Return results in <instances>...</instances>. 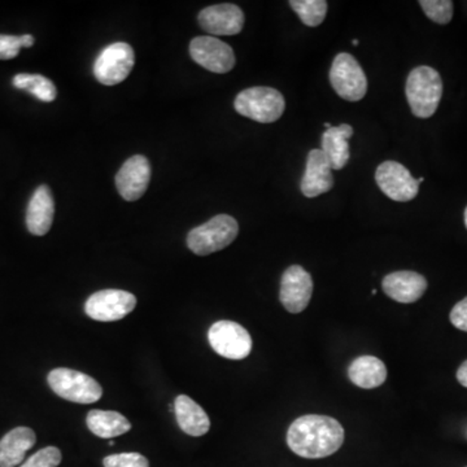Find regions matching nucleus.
I'll use <instances>...</instances> for the list:
<instances>
[{"label": "nucleus", "mask_w": 467, "mask_h": 467, "mask_svg": "<svg viewBox=\"0 0 467 467\" xmlns=\"http://www.w3.org/2000/svg\"><path fill=\"white\" fill-rule=\"evenodd\" d=\"M344 430L331 417L308 414L291 423L287 432L290 450L303 459H325L340 450Z\"/></svg>", "instance_id": "1"}, {"label": "nucleus", "mask_w": 467, "mask_h": 467, "mask_svg": "<svg viewBox=\"0 0 467 467\" xmlns=\"http://www.w3.org/2000/svg\"><path fill=\"white\" fill-rule=\"evenodd\" d=\"M408 103L418 119H429L438 109L442 95L441 77L431 67H418L408 77Z\"/></svg>", "instance_id": "2"}, {"label": "nucleus", "mask_w": 467, "mask_h": 467, "mask_svg": "<svg viewBox=\"0 0 467 467\" xmlns=\"http://www.w3.org/2000/svg\"><path fill=\"white\" fill-rule=\"evenodd\" d=\"M238 233L239 225L235 218L229 214H218L189 233L187 247L198 256H208L229 247Z\"/></svg>", "instance_id": "3"}, {"label": "nucleus", "mask_w": 467, "mask_h": 467, "mask_svg": "<svg viewBox=\"0 0 467 467\" xmlns=\"http://www.w3.org/2000/svg\"><path fill=\"white\" fill-rule=\"evenodd\" d=\"M234 107L239 115L261 124H272L284 115L285 101L275 88H251L239 92Z\"/></svg>", "instance_id": "4"}, {"label": "nucleus", "mask_w": 467, "mask_h": 467, "mask_svg": "<svg viewBox=\"0 0 467 467\" xmlns=\"http://www.w3.org/2000/svg\"><path fill=\"white\" fill-rule=\"evenodd\" d=\"M52 391L64 400L77 404H92L100 400L103 389L94 378L72 368H57L47 377Z\"/></svg>", "instance_id": "5"}, {"label": "nucleus", "mask_w": 467, "mask_h": 467, "mask_svg": "<svg viewBox=\"0 0 467 467\" xmlns=\"http://www.w3.org/2000/svg\"><path fill=\"white\" fill-rule=\"evenodd\" d=\"M330 84L344 100L364 99L368 92V79L364 70L352 55H337L330 69Z\"/></svg>", "instance_id": "6"}, {"label": "nucleus", "mask_w": 467, "mask_h": 467, "mask_svg": "<svg viewBox=\"0 0 467 467\" xmlns=\"http://www.w3.org/2000/svg\"><path fill=\"white\" fill-rule=\"evenodd\" d=\"M135 64L134 50L130 45L117 42L100 52L94 64V76L100 84H121L130 75Z\"/></svg>", "instance_id": "7"}, {"label": "nucleus", "mask_w": 467, "mask_h": 467, "mask_svg": "<svg viewBox=\"0 0 467 467\" xmlns=\"http://www.w3.org/2000/svg\"><path fill=\"white\" fill-rule=\"evenodd\" d=\"M208 340L217 355L229 359L248 358L252 350L250 333L233 321H218L212 325Z\"/></svg>", "instance_id": "8"}, {"label": "nucleus", "mask_w": 467, "mask_h": 467, "mask_svg": "<svg viewBox=\"0 0 467 467\" xmlns=\"http://www.w3.org/2000/svg\"><path fill=\"white\" fill-rule=\"evenodd\" d=\"M137 306V297L124 290H101L92 294L85 304L88 317L100 322L119 321Z\"/></svg>", "instance_id": "9"}, {"label": "nucleus", "mask_w": 467, "mask_h": 467, "mask_svg": "<svg viewBox=\"0 0 467 467\" xmlns=\"http://www.w3.org/2000/svg\"><path fill=\"white\" fill-rule=\"evenodd\" d=\"M190 55L196 64L218 75L229 73L235 66L233 48L216 36L193 38L190 43Z\"/></svg>", "instance_id": "10"}, {"label": "nucleus", "mask_w": 467, "mask_h": 467, "mask_svg": "<svg viewBox=\"0 0 467 467\" xmlns=\"http://www.w3.org/2000/svg\"><path fill=\"white\" fill-rule=\"evenodd\" d=\"M376 181L384 195L399 202L413 201L420 190L416 178L400 162H382L377 169Z\"/></svg>", "instance_id": "11"}, {"label": "nucleus", "mask_w": 467, "mask_h": 467, "mask_svg": "<svg viewBox=\"0 0 467 467\" xmlns=\"http://www.w3.org/2000/svg\"><path fill=\"white\" fill-rule=\"evenodd\" d=\"M313 294L312 275L304 267L292 265L282 275L279 299L292 315L304 312Z\"/></svg>", "instance_id": "12"}, {"label": "nucleus", "mask_w": 467, "mask_h": 467, "mask_svg": "<svg viewBox=\"0 0 467 467\" xmlns=\"http://www.w3.org/2000/svg\"><path fill=\"white\" fill-rule=\"evenodd\" d=\"M150 165L142 155H135L126 160L116 175V187L126 202H135L142 198L149 189Z\"/></svg>", "instance_id": "13"}, {"label": "nucleus", "mask_w": 467, "mask_h": 467, "mask_svg": "<svg viewBox=\"0 0 467 467\" xmlns=\"http://www.w3.org/2000/svg\"><path fill=\"white\" fill-rule=\"evenodd\" d=\"M198 21L202 30L213 36H236L244 26V14L238 5L223 3L202 9Z\"/></svg>", "instance_id": "14"}, {"label": "nucleus", "mask_w": 467, "mask_h": 467, "mask_svg": "<svg viewBox=\"0 0 467 467\" xmlns=\"http://www.w3.org/2000/svg\"><path fill=\"white\" fill-rule=\"evenodd\" d=\"M334 187L333 169L321 150H312L306 158V173L300 190L306 198H317Z\"/></svg>", "instance_id": "15"}, {"label": "nucleus", "mask_w": 467, "mask_h": 467, "mask_svg": "<svg viewBox=\"0 0 467 467\" xmlns=\"http://www.w3.org/2000/svg\"><path fill=\"white\" fill-rule=\"evenodd\" d=\"M383 291L398 303H416L427 290L425 276L416 272H395L384 276Z\"/></svg>", "instance_id": "16"}, {"label": "nucleus", "mask_w": 467, "mask_h": 467, "mask_svg": "<svg viewBox=\"0 0 467 467\" xmlns=\"http://www.w3.org/2000/svg\"><path fill=\"white\" fill-rule=\"evenodd\" d=\"M55 202L50 187L42 184L30 199L26 209V226L36 236L46 235L54 223Z\"/></svg>", "instance_id": "17"}, {"label": "nucleus", "mask_w": 467, "mask_h": 467, "mask_svg": "<svg viewBox=\"0 0 467 467\" xmlns=\"http://www.w3.org/2000/svg\"><path fill=\"white\" fill-rule=\"evenodd\" d=\"M353 128L348 124L331 126L322 135V152L330 162L333 171H340L348 164L350 158L349 142L353 137Z\"/></svg>", "instance_id": "18"}, {"label": "nucleus", "mask_w": 467, "mask_h": 467, "mask_svg": "<svg viewBox=\"0 0 467 467\" xmlns=\"http://www.w3.org/2000/svg\"><path fill=\"white\" fill-rule=\"evenodd\" d=\"M36 436L29 427H16L0 441V467H15L26 459V451L36 444Z\"/></svg>", "instance_id": "19"}, {"label": "nucleus", "mask_w": 467, "mask_h": 467, "mask_svg": "<svg viewBox=\"0 0 467 467\" xmlns=\"http://www.w3.org/2000/svg\"><path fill=\"white\" fill-rule=\"evenodd\" d=\"M175 417L178 426L184 434L202 436L211 429V420L204 409L186 395H180L174 401Z\"/></svg>", "instance_id": "20"}, {"label": "nucleus", "mask_w": 467, "mask_h": 467, "mask_svg": "<svg viewBox=\"0 0 467 467\" xmlns=\"http://www.w3.org/2000/svg\"><path fill=\"white\" fill-rule=\"evenodd\" d=\"M348 377L359 389H373L386 382L387 368L374 356H361L349 365Z\"/></svg>", "instance_id": "21"}, {"label": "nucleus", "mask_w": 467, "mask_h": 467, "mask_svg": "<svg viewBox=\"0 0 467 467\" xmlns=\"http://www.w3.org/2000/svg\"><path fill=\"white\" fill-rule=\"evenodd\" d=\"M88 430L92 434L99 436L101 439H113L116 436L124 435L130 431L131 423L128 418L113 410H95L88 411L86 418Z\"/></svg>", "instance_id": "22"}, {"label": "nucleus", "mask_w": 467, "mask_h": 467, "mask_svg": "<svg viewBox=\"0 0 467 467\" xmlns=\"http://www.w3.org/2000/svg\"><path fill=\"white\" fill-rule=\"evenodd\" d=\"M12 85L18 90L30 92L33 97L45 101V103H51V101L57 99V86L51 79L46 78L45 76L21 73V75L14 77Z\"/></svg>", "instance_id": "23"}, {"label": "nucleus", "mask_w": 467, "mask_h": 467, "mask_svg": "<svg viewBox=\"0 0 467 467\" xmlns=\"http://www.w3.org/2000/svg\"><path fill=\"white\" fill-rule=\"evenodd\" d=\"M290 5L301 23L310 27L321 26L327 14V2L325 0H291Z\"/></svg>", "instance_id": "24"}, {"label": "nucleus", "mask_w": 467, "mask_h": 467, "mask_svg": "<svg viewBox=\"0 0 467 467\" xmlns=\"http://www.w3.org/2000/svg\"><path fill=\"white\" fill-rule=\"evenodd\" d=\"M426 16L441 26H447L453 17V2L451 0H420Z\"/></svg>", "instance_id": "25"}, {"label": "nucleus", "mask_w": 467, "mask_h": 467, "mask_svg": "<svg viewBox=\"0 0 467 467\" xmlns=\"http://www.w3.org/2000/svg\"><path fill=\"white\" fill-rule=\"evenodd\" d=\"M63 456L57 447H46L34 453L20 467H57L61 463Z\"/></svg>", "instance_id": "26"}, {"label": "nucleus", "mask_w": 467, "mask_h": 467, "mask_svg": "<svg viewBox=\"0 0 467 467\" xmlns=\"http://www.w3.org/2000/svg\"><path fill=\"white\" fill-rule=\"evenodd\" d=\"M104 467H150L149 460L140 453H119L106 457Z\"/></svg>", "instance_id": "27"}, {"label": "nucleus", "mask_w": 467, "mask_h": 467, "mask_svg": "<svg viewBox=\"0 0 467 467\" xmlns=\"http://www.w3.org/2000/svg\"><path fill=\"white\" fill-rule=\"evenodd\" d=\"M23 47V36L0 34V60H11L16 57Z\"/></svg>", "instance_id": "28"}, {"label": "nucleus", "mask_w": 467, "mask_h": 467, "mask_svg": "<svg viewBox=\"0 0 467 467\" xmlns=\"http://www.w3.org/2000/svg\"><path fill=\"white\" fill-rule=\"evenodd\" d=\"M451 322L454 327L467 333V296L454 306L451 312Z\"/></svg>", "instance_id": "29"}, {"label": "nucleus", "mask_w": 467, "mask_h": 467, "mask_svg": "<svg viewBox=\"0 0 467 467\" xmlns=\"http://www.w3.org/2000/svg\"><path fill=\"white\" fill-rule=\"evenodd\" d=\"M457 380L467 389V359L457 370Z\"/></svg>", "instance_id": "30"}, {"label": "nucleus", "mask_w": 467, "mask_h": 467, "mask_svg": "<svg viewBox=\"0 0 467 467\" xmlns=\"http://www.w3.org/2000/svg\"><path fill=\"white\" fill-rule=\"evenodd\" d=\"M23 36L24 47H26V48L32 47V46L34 45V36H29V34H26V36Z\"/></svg>", "instance_id": "31"}, {"label": "nucleus", "mask_w": 467, "mask_h": 467, "mask_svg": "<svg viewBox=\"0 0 467 467\" xmlns=\"http://www.w3.org/2000/svg\"><path fill=\"white\" fill-rule=\"evenodd\" d=\"M423 181H425V178L420 177V178H418L417 182L420 184L423 182Z\"/></svg>", "instance_id": "32"}, {"label": "nucleus", "mask_w": 467, "mask_h": 467, "mask_svg": "<svg viewBox=\"0 0 467 467\" xmlns=\"http://www.w3.org/2000/svg\"><path fill=\"white\" fill-rule=\"evenodd\" d=\"M325 128H326V130H327V129H330L331 128V125L328 124V122H326L325 124Z\"/></svg>", "instance_id": "33"}, {"label": "nucleus", "mask_w": 467, "mask_h": 467, "mask_svg": "<svg viewBox=\"0 0 467 467\" xmlns=\"http://www.w3.org/2000/svg\"><path fill=\"white\" fill-rule=\"evenodd\" d=\"M352 43H353V45H355V46H358V43H359V42H358V39H353V42H352Z\"/></svg>", "instance_id": "34"}, {"label": "nucleus", "mask_w": 467, "mask_h": 467, "mask_svg": "<svg viewBox=\"0 0 467 467\" xmlns=\"http://www.w3.org/2000/svg\"><path fill=\"white\" fill-rule=\"evenodd\" d=\"M465 225L467 227V208H466V211H465Z\"/></svg>", "instance_id": "35"}, {"label": "nucleus", "mask_w": 467, "mask_h": 467, "mask_svg": "<svg viewBox=\"0 0 467 467\" xmlns=\"http://www.w3.org/2000/svg\"><path fill=\"white\" fill-rule=\"evenodd\" d=\"M371 295H377V290L371 291Z\"/></svg>", "instance_id": "36"}]
</instances>
